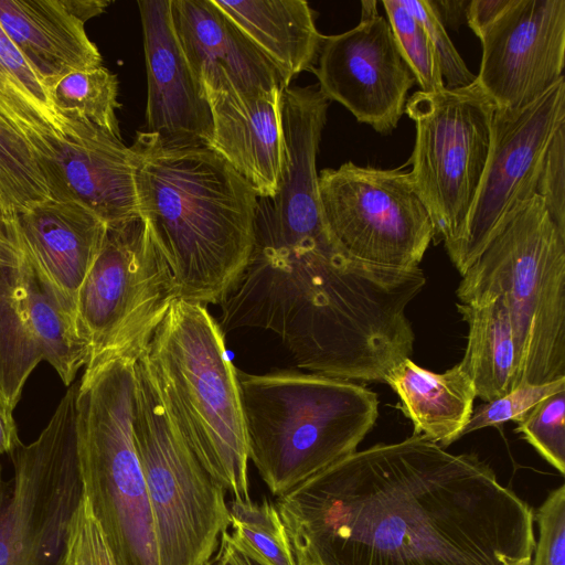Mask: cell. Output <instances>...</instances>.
I'll return each instance as SVG.
<instances>
[{"label":"cell","instance_id":"cell-16","mask_svg":"<svg viewBox=\"0 0 565 565\" xmlns=\"http://www.w3.org/2000/svg\"><path fill=\"white\" fill-rule=\"evenodd\" d=\"M317 87L289 86L282 90L287 161L271 207L265 216L258 215L256 241L294 246L331 238L321 214L317 172L329 100Z\"/></svg>","mask_w":565,"mask_h":565},{"label":"cell","instance_id":"cell-33","mask_svg":"<svg viewBox=\"0 0 565 565\" xmlns=\"http://www.w3.org/2000/svg\"><path fill=\"white\" fill-rule=\"evenodd\" d=\"M562 391H565V377L544 384L520 385L498 398L483 402L473 408L463 436L507 422L518 423L542 399Z\"/></svg>","mask_w":565,"mask_h":565},{"label":"cell","instance_id":"cell-35","mask_svg":"<svg viewBox=\"0 0 565 565\" xmlns=\"http://www.w3.org/2000/svg\"><path fill=\"white\" fill-rule=\"evenodd\" d=\"M57 565H117L84 495L72 516Z\"/></svg>","mask_w":565,"mask_h":565},{"label":"cell","instance_id":"cell-23","mask_svg":"<svg viewBox=\"0 0 565 565\" xmlns=\"http://www.w3.org/2000/svg\"><path fill=\"white\" fill-rule=\"evenodd\" d=\"M51 431L11 451L13 478L0 466V565H55L49 541L47 470Z\"/></svg>","mask_w":565,"mask_h":565},{"label":"cell","instance_id":"cell-14","mask_svg":"<svg viewBox=\"0 0 565 565\" xmlns=\"http://www.w3.org/2000/svg\"><path fill=\"white\" fill-rule=\"evenodd\" d=\"M376 6L374 0L361 1L356 26L324 35L317 66L311 71L329 102L340 103L375 131L390 134L405 111L408 90L416 79Z\"/></svg>","mask_w":565,"mask_h":565},{"label":"cell","instance_id":"cell-29","mask_svg":"<svg viewBox=\"0 0 565 565\" xmlns=\"http://www.w3.org/2000/svg\"><path fill=\"white\" fill-rule=\"evenodd\" d=\"M34 148L0 116V211L18 216L34 204L50 199Z\"/></svg>","mask_w":565,"mask_h":565},{"label":"cell","instance_id":"cell-42","mask_svg":"<svg viewBox=\"0 0 565 565\" xmlns=\"http://www.w3.org/2000/svg\"><path fill=\"white\" fill-rule=\"evenodd\" d=\"M4 218H7V217H6V216L1 213V211H0V233H1V231H2V226H3V221H4Z\"/></svg>","mask_w":565,"mask_h":565},{"label":"cell","instance_id":"cell-10","mask_svg":"<svg viewBox=\"0 0 565 565\" xmlns=\"http://www.w3.org/2000/svg\"><path fill=\"white\" fill-rule=\"evenodd\" d=\"M494 111L476 81L435 93L417 90L405 105L416 128L409 173L449 258L461 241L488 161Z\"/></svg>","mask_w":565,"mask_h":565},{"label":"cell","instance_id":"cell-38","mask_svg":"<svg viewBox=\"0 0 565 565\" xmlns=\"http://www.w3.org/2000/svg\"><path fill=\"white\" fill-rule=\"evenodd\" d=\"M511 0H472L466 8V20L469 28L478 36L488 28L510 4Z\"/></svg>","mask_w":565,"mask_h":565},{"label":"cell","instance_id":"cell-9","mask_svg":"<svg viewBox=\"0 0 565 565\" xmlns=\"http://www.w3.org/2000/svg\"><path fill=\"white\" fill-rule=\"evenodd\" d=\"M177 299L173 274L146 220L107 225L77 297V324L89 349L85 369L138 360Z\"/></svg>","mask_w":565,"mask_h":565},{"label":"cell","instance_id":"cell-34","mask_svg":"<svg viewBox=\"0 0 565 565\" xmlns=\"http://www.w3.org/2000/svg\"><path fill=\"white\" fill-rule=\"evenodd\" d=\"M401 4L423 25L435 49L445 88L465 87L476 81L448 36L433 1L399 0Z\"/></svg>","mask_w":565,"mask_h":565},{"label":"cell","instance_id":"cell-5","mask_svg":"<svg viewBox=\"0 0 565 565\" xmlns=\"http://www.w3.org/2000/svg\"><path fill=\"white\" fill-rule=\"evenodd\" d=\"M224 335L204 305L177 299L146 354L164 402L200 462L235 499L249 500L237 369Z\"/></svg>","mask_w":565,"mask_h":565},{"label":"cell","instance_id":"cell-7","mask_svg":"<svg viewBox=\"0 0 565 565\" xmlns=\"http://www.w3.org/2000/svg\"><path fill=\"white\" fill-rule=\"evenodd\" d=\"M137 360L85 369L76 394L82 494L117 565H159L153 519L134 437Z\"/></svg>","mask_w":565,"mask_h":565},{"label":"cell","instance_id":"cell-17","mask_svg":"<svg viewBox=\"0 0 565 565\" xmlns=\"http://www.w3.org/2000/svg\"><path fill=\"white\" fill-rule=\"evenodd\" d=\"M73 122L72 134L52 138L38 157L50 196L79 204L107 225L140 216L130 147L93 125Z\"/></svg>","mask_w":565,"mask_h":565},{"label":"cell","instance_id":"cell-26","mask_svg":"<svg viewBox=\"0 0 565 565\" xmlns=\"http://www.w3.org/2000/svg\"><path fill=\"white\" fill-rule=\"evenodd\" d=\"M468 326L461 363L470 373L476 394L483 402L516 387L519 356L514 329L504 301L492 298L480 303H458Z\"/></svg>","mask_w":565,"mask_h":565},{"label":"cell","instance_id":"cell-20","mask_svg":"<svg viewBox=\"0 0 565 565\" xmlns=\"http://www.w3.org/2000/svg\"><path fill=\"white\" fill-rule=\"evenodd\" d=\"M282 89L223 90L205 95L210 148L225 159L258 198L273 199L285 166Z\"/></svg>","mask_w":565,"mask_h":565},{"label":"cell","instance_id":"cell-28","mask_svg":"<svg viewBox=\"0 0 565 565\" xmlns=\"http://www.w3.org/2000/svg\"><path fill=\"white\" fill-rule=\"evenodd\" d=\"M49 90L56 110L67 120L89 124L121 138L118 79L103 65L70 73Z\"/></svg>","mask_w":565,"mask_h":565},{"label":"cell","instance_id":"cell-18","mask_svg":"<svg viewBox=\"0 0 565 565\" xmlns=\"http://www.w3.org/2000/svg\"><path fill=\"white\" fill-rule=\"evenodd\" d=\"M147 72L148 132L210 146L211 113L178 44L170 0L137 2Z\"/></svg>","mask_w":565,"mask_h":565},{"label":"cell","instance_id":"cell-30","mask_svg":"<svg viewBox=\"0 0 565 565\" xmlns=\"http://www.w3.org/2000/svg\"><path fill=\"white\" fill-rule=\"evenodd\" d=\"M233 535L243 540L271 565H296L278 511L266 498L262 502L233 498L228 505Z\"/></svg>","mask_w":565,"mask_h":565},{"label":"cell","instance_id":"cell-27","mask_svg":"<svg viewBox=\"0 0 565 565\" xmlns=\"http://www.w3.org/2000/svg\"><path fill=\"white\" fill-rule=\"evenodd\" d=\"M0 116L34 148L39 157L52 138L74 131L73 121L55 108L49 88L0 25Z\"/></svg>","mask_w":565,"mask_h":565},{"label":"cell","instance_id":"cell-8","mask_svg":"<svg viewBox=\"0 0 565 565\" xmlns=\"http://www.w3.org/2000/svg\"><path fill=\"white\" fill-rule=\"evenodd\" d=\"M135 371L134 437L159 565H207L230 525L225 490L200 462L174 420L146 352Z\"/></svg>","mask_w":565,"mask_h":565},{"label":"cell","instance_id":"cell-3","mask_svg":"<svg viewBox=\"0 0 565 565\" xmlns=\"http://www.w3.org/2000/svg\"><path fill=\"white\" fill-rule=\"evenodd\" d=\"M130 149L139 214L173 274L179 299L221 305L255 248L257 194L204 143L138 131Z\"/></svg>","mask_w":565,"mask_h":565},{"label":"cell","instance_id":"cell-13","mask_svg":"<svg viewBox=\"0 0 565 565\" xmlns=\"http://www.w3.org/2000/svg\"><path fill=\"white\" fill-rule=\"evenodd\" d=\"M565 122V78L518 110L495 108L488 161L450 258L462 276L516 210L536 194L550 141Z\"/></svg>","mask_w":565,"mask_h":565},{"label":"cell","instance_id":"cell-24","mask_svg":"<svg viewBox=\"0 0 565 565\" xmlns=\"http://www.w3.org/2000/svg\"><path fill=\"white\" fill-rule=\"evenodd\" d=\"M236 29L273 64L285 87L317 63L324 39L303 0H213Z\"/></svg>","mask_w":565,"mask_h":565},{"label":"cell","instance_id":"cell-36","mask_svg":"<svg viewBox=\"0 0 565 565\" xmlns=\"http://www.w3.org/2000/svg\"><path fill=\"white\" fill-rule=\"evenodd\" d=\"M534 521L539 539L532 565H565V486L552 490L537 511Z\"/></svg>","mask_w":565,"mask_h":565},{"label":"cell","instance_id":"cell-15","mask_svg":"<svg viewBox=\"0 0 565 565\" xmlns=\"http://www.w3.org/2000/svg\"><path fill=\"white\" fill-rule=\"evenodd\" d=\"M479 40L477 84L497 109L524 108L564 77L565 0H511Z\"/></svg>","mask_w":565,"mask_h":565},{"label":"cell","instance_id":"cell-6","mask_svg":"<svg viewBox=\"0 0 565 565\" xmlns=\"http://www.w3.org/2000/svg\"><path fill=\"white\" fill-rule=\"evenodd\" d=\"M460 303L501 298L514 329L516 387L565 377V232L534 194L461 276Z\"/></svg>","mask_w":565,"mask_h":565},{"label":"cell","instance_id":"cell-22","mask_svg":"<svg viewBox=\"0 0 565 565\" xmlns=\"http://www.w3.org/2000/svg\"><path fill=\"white\" fill-rule=\"evenodd\" d=\"M32 260L77 320V297L103 246L107 224L86 207L52 198L17 216Z\"/></svg>","mask_w":565,"mask_h":565},{"label":"cell","instance_id":"cell-32","mask_svg":"<svg viewBox=\"0 0 565 565\" xmlns=\"http://www.w3.org/2000/svg\"><path fill=\"white\" fill-rule=\"evenodd\" d=\"M520 434L553 468L565 473V391L532 407L518 423Z\"/></svg>","mask_w":565,"mask_h":565},{"label":"cell","instance_id":"cell-1","mask_svg":"<svg viewBox=\"0 0 565 565\" xmlns=\"http://www.w3.org/2000/svg\"><path fill=\"white\" fill-rule=\"evenodd\" d=\"M275 507L296 565H532L534 512L475 454L423 436L356 450Z\"/></svg>","mask_w":565,"mask_h":565},{"label":"cell","instance_id":"cell-25","mask_svg":"<svg viewBox=\"0 0 565 565\" xmlns=\"http://www.w3.org/2000/svg\"><path fill=\"white\" fill-rule=\"evenodd\" d=\"M401 401L413 434L443 448L463 436L477 397L473 380L461 362L443 373L428 371L409 358L384 379Z\"/></svg>","mask_w":565,"mask_h":565},{"label":"cell","instance_id":"cell-2","mask_svg":"<svg viewBox=\"0 0 565 565\" xmlns=\"http://www.w3.org/2000/svg\"><path fill=\"white\" fill-rule=\"evenodd\" d=\"M425 284L419 267L371 264L332 238L295 246L256 241L217 322L224 332H274L305 372L384 382L413 353L406 308Z\"/></svg>","mask_w":565,"mask_h":565},{"label":"cell","instance_id":"cell-21","mask_svg":"<svg viewBox=\"0 0 565 565\" xmlns=\"http://www.w3.org/2000/svg\"><path fill=\"white\" fill-rule=\"evenodd\" d=\"M108 4L104 0H0V25L50 88L70 73L102 66L85 23Z\"/></svg>","mask_w":565,"mask_h":565},{"label":"cell","instance_id":"cell-31","mask_svg":"<svg viewBox=\"0 0 565 565\" xmlns=\"http://www.w3.org/2000/svg\"><path fill=\"white\" fill-rule=\"evenodd\" d=\"M398 50L415 76L420 90L435 93L445 88L433 43L419 21L399 0L382 1Z\"/></svg>","mask_w":565,"mask_h":565},{"label":"cell","instance_id":"cell-39","mask_svg":"<svg viewBox=\"0 0 565 565\" xmlns=\"http://www.w3.org/2000/svg\"><path fill=\"white\" fill-rule=\"evenodd\" d=\"M221 539L227 546V550L237 565H271L243 540L230 534L227 531L222 532Z\"/></svg>","mask_w":565,"mask_h":565},{"label":"cell","instance_id":"cell-11","mask_svg":"<svg viewBox=\"0 0 565 565\" xmlns=\"http://www.w3.org/2000/svg\"><path fill=\"white\" fill-rule=\"evenodd\" d=\"M324 226L349 255L375 265L415 268L436 238L409 171L351 161L318 174Z\"/></svg>","mask_w":565,"mask_h":565},{"label":"cell","instance_id":"cell-4","mask_svg":"<svg viewBox=\"0 0 565 565\" xmlns=\"http://www.w3.org/2000/svg\"><path fill=\"white\" fill-rule=\"evenodd\" d=\"M236 373L248 459L277 497L356 451L379 417L377 395L355 382Z\"/></svg>","mask_w":565,"mask_h":565},{"label":"cell","instance_id":"cell-37","mask_svg":"<svg viewBox=\"0 0 565 565\" xmlns=\"http://www.w3.org/2000/svg\"><path fill=\"white\" fill-rule=\"evenodd\" d=\"M551 218L565 232V122L562 124L547 147L536 185Z\"/></svg>","mask_w":565,"mask_h":565},{"label":"cell","instance_id":"cell-40","mask_svg":"<svg viewBox=\"0 0 565 565\" xmlns=\"http://www.w3.org/2000/svg\"><path fill=\"white\" fill-rule=\"evenodd\" d=\"M21 444L12 411L0 403V456L10 454Z\"/></svg>","mask_w":565,"mask_h":565},{"label":"cell","instance_id":"cell-19","mask_svg":"<svg viewBox=\"0 0 565 565\" xmlns=\"http://www.w3.org/2000/svg\"><path fill=\"white\" fill-rule=\"evenodd\" d=\"M174 34L202 95L285 89L273 64L213 0H170Z\"/></svg>","mask_w":565,"mask_h":565},{"label":"cell","instance_id":"cell-12","mask_svg":"<svg viewBox=\"0 0 565 565\" xmlns=\"http://www.w3.org/2000/svg\"><path fill=\"white\" fill-rule=\"evenodd\" d=\"M72 385L89 360L76 318L25 249L17 216L0 233V403L13 411L41 361Z\"/></svg>","mask_w":565,"mask_h":565},{"label":"cell","instance_id":"cell-41","mask_svg":"<svg viewBox=\"0 0 565 565\" xmlns=\"http://www.w3.org/2000/svg\"><path fill=\"white\" fill-rule=\"evenodd\" d=\"M207 565H237L231 556L226 544L221 537L218 548Z\"/></svg>","mask_w":565,"mask_h":565}]
</instances>
